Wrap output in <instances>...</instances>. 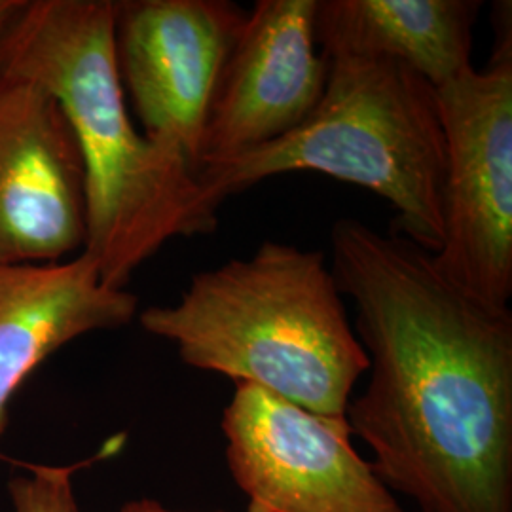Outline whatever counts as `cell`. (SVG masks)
Here are the masks:
<instances>
[{"instance_id":"cell-7","label":"cell","mask_w":512,"mask_h":512,"mask_svg":"<svg viewBox=\"0 0 512 512\" xmlns=\"http://www.w3.org/2000/svg\"><path fill=\"white\" fill-rule=\"evenodd\" d=\"M249 10L230 0H114V61L150 141L198 148L222 67Z\"/></svg>"},{"instance_id":"cell-10","label":"cell","mask_w":512,"mask_h":512,"mask_svg":"<svg viewBox=\"0 0 512 512\" xmlns=\"http://www.w3.org/2000/svg\"><path fill=\"white\" fill-rule=\"evenodd\" d=\"M139 300L110 289L84 253L55 264L0 266V437L21 385L57 349L95 330L128 327Z\"/></svg>"},{"instance_id":"cell-5","label":"cell","mask_w":512,"mask_h":512,"mask_svg":"<svg viewBox=\"0 0 512 512\" xmlns=\"http://www.w3.org/2000/svg\"><path fill=\"white\" fill-rule=\"evenodd\" d=\"M482 71L437 90L446 143L440 274L492 310L512 298V40L505 18Z\"/></svg>"},{"instance_id":"cell-6","label":"cell","mask_w":512,"mask_h":512,"mask_svg":"<svg viewBox=\"0 0 512 512\" xmlns=\"http://www.w3.org/2000/svg\"><path fill=\"white\" fill-rule=\"evenodd\" d=\"M226 461L249 512H404L330 420L253 384H236L222 414Z\"/></svg>"},{"instance_id":"cell-13","label":"cell","mask_w":512,"mask_h":512,"mask_svg":"<svg viewBox=\"0 0 512 512\" xmlns=\"http://www.w3.org/2000/svg\"><path fill=\"white\" fill-rule=\"evenodd\" d=\"M120 512H175L167 511L165 507H162L158 501H152V499H137V501H131L126 507H122Z\"/></svg>"},{"instance_id":"cell-12","label":"cell","mask_w":512,"mask_h":512,"mask_svg":"<svg viewBox=\"0 0 512 512\" xmlns=\"http://www.w3.org/2000/svg\"><path fill=\"white\" fill-rule=\"evenodd\" d=\"M122 439H112L92 459L76 465H31L29 476H18L10 482V494L16 512H80L74 497L71 476L78 469L109 458L118 448Z\"/></svg>"},{"instance_id":"cell-2","label":"cell","mask_w":512,"mask_h":512,"mask_svg":"<svg viewBox=\"0 0 512 512\" xmlns=\"http://www.w3.org/2000/svg\"><path fill=\"white\" fill-rule=\"evenodd\" d=\"M0 71L38 82L73 128L86 171L82 253L103 285L126 289L167 241L217 228L219 211L188 160L129 116L114 61V0H19L0 25Z\"/></svg>"},{"instance_id":"cell-8","label":"cell","mask_w":512,"mask_h":512,"mask_svg":"<svg viewBox=\"0 0 512 512\" xmlns=\"http://www.w3.org/2000/svg\"><path fill=\"white\" fill-rule=\"evenodd\" d=\"M88 234L73 128L38 82L0 71V266L55 264Z\"/></svg>"},{"instance_id":"cell-3","label":"cell","mask_w":512,"mask_h":512,"mask_svg":"<svg viewBox=\"0 0 512 512\" xmlns=\"http://www.w3.org/2000/svg\"><path fill=\"white\" fill-rule=\"evenodd\" d=\"M321 251L264 241L194 275L173 306L139 313L198 370L253 384L311 414L346 420L368 357Z\"/></svg>"},{"instance_id":"cell-1","label":"cell","mask_w":512,"mask_h":512,"mask_svg":"<svg viewBox=\"0 0 512 512\" xmlns=\"http://www.w3.org/2000/svg\"><path fill=\"white\" fill-rule=\"evenodd\" d=\"M330 245L370 370L346 421L376 475L420 512H512L511 310L484 306L418 243L363 220H336Z\"/></svg>"},{"instance_id":"cell-4","label":"cell","mask_w":512,"mask_h":512,"mask_svg":"<svg viewBox=\"0 0 512 512\" xmlns=\"http://www.w3.org/2000/svg\"><path fill=\"white\" fill-rule=\"evenodd\" d=\"M327 88L302 126L198 181L219 211L230 196L291 171L363 186L397 211L395 234L431 255L442 245L446 143L437 90L399 61L334 55Z\"/></svg>"},{"instance_id":"cell-14","label":"cell","mask_w":512,"mask_h":512,"mask_svg":"<svg viewBox=\"0 0 512 512\" xmlns=\"http://www.w3.org/2000/svg\"><path fill=\"white\" fill-rule=\"evenodd\" d=\"M19 0H0V25L12 16V12L18 8Z\"/></svg>"},{"instance_id":"cell-9","label":"cell","mask_w":512,"mask_h":512,"mask_svg":"<svg viewBox=\"0 0 512 512\" xmlns=\"http://www.w3.org/2000/svg\"><path fill=\"white\" fill-rule=\"evenodd\" d=\"M317 0H258L228 55L198 148V173L270 145L319 105L329 59L317 52Z\"/></svg>"},{"instance_id":"cell-11","label":"cell","mask_w":512,"mask_h":512,"mask_svg":"<svg viewBox=\"0 0 512 512\" xmlns=\"http://www.w3.org/2000/svg\"><path fill=\"white\" fill-rule=\"evenodd\" d=\"M480 0H317L313 33L325 57L399 61L435 90L473 71Z\"/></svg>"}]
</instances>
